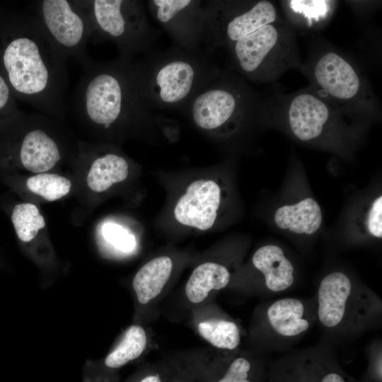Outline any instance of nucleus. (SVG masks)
<instances>
[{
	"mask_svg": "<svg viewBox=\"0 0 382 382\" xmlns=\"http://www.w3.org/2000/svg\"><path fill=\"white\" fill-rule=\"evenodd\" d=\"M304 305L297 299L286 298L276 301L267 308V315L272 329L284 337H294L309 328L303 318Z\"/></svg>",
	"mask_w": 382,
	"mask_h": 382,
	"instance_id": "a211bd4d",
	"label": "nucleus"
},
{
	"mask_svg": "<svg viewBox=\"0 0 382 382\" xmlns=\"http://www.w3.org/2000/svg\"><path fill=\"white\" fill-rule=\"evenodd\" d=\"M11 221L18 238L23 242L33 240L45 225L39 209L31 203L16 204L12 211Z\"/></svg>",
	"mask_w": 382,
	"mask_h": 382,
	"instance_id": "5701e85b",
	"label": "nucleus"
},
{
	"mask_svg": "<svg viewBox=\"0 0 382 382\" xmlns=\"http://www.w3.org/2000/svg\"><path fill=\"white\" fill-rule=\"evenodd\" d=\"M128 173V163L123 156L107 153L92 162L87 176V184L94 192H103L114 183L125 180Z\"/></svg>",
	"mask_w": 382,
	"mask_h": 382,
	"instance_id": "aec40b11",
	"label": "nucleus"
},
{
	"mask_svg": "<svg viewBox=\"0 0 382 382\" xmlns=\"http://www.w3.org/2000/svg\"><path fill=\"white\" fill-rule=\"evenodd\" d=\"M322 220L320 206L311 197L295 204L282 206L277 209L274 215V221L279 228L308 235L319 229Z\"/></svg>",
	"mask_w": 382,
	"mask_h": 382,
	"instance_id": "dca6fc26",
	"label": "nucleus"
},
{
	"mask_svg": "<svg viewBox=\"0 0 382 382\" xmlns=\"http://www.w3.org/2000/svg\"><path fill=\"white\" fill-rule=\"evenodd\" d=\"M253 263L264 274L265 284L272 291H282L294 283V267L279 246L267 245L258 248L253 256Z\"/></svg>",
	"mask_w": 382,
	"mask_h": 382,
	"instance_id": "2eb2a0df",
	"label": "nucleus"
},
{
	"mask_svg": "<svg viewBox=\"0 0 382 382\" xmlns=\"http://www.w3.org/2000/svg\"><path fill=\"white\" fill-rule=\"evenodd\" d=\"M357 14L366 13L373 11L378 7V1H346Z\"/></svg>",
	"mask_w": 382,
	"mask_h": 382,
	"instance_id": "c85d7f7f",
	"label": "nucleus"
},
{
	"mask_svg": "<svg viewBox=\"0 0 382 382\" xmlns=\"http://www.w3.org/2000/svg\"><path fill=\"white\" fill-rule=\"evenodd\" d=\"M250 361L243 357L235 359L222 377L216 382H252L249 379Z\"/></svg>",
	"mask_w": 382,
	"mask_h": 382,
	"instance_id": "bb28decb",
	"label": "nucleus"
},
{
	"mask_svg": "<svg viewBox=\"0 0 382 382\" xmlns=\"http://www.w3.org/2000/svg\"><path fill=\"white\" fill-rule=\"evenodd\" d=\"M171 382H181V381H173Z\"/></svg>",
	"mask_w": 382,
	"mask_h": 382,
	"instance_id": "2f4dec72",
	"label": "nucleus"
},
{
	"mask_svg": "<svg viewBox=\"0 0 382 382\" xmlns=\"http://www.w3.org/2000/svg\"><path fill=\"white\" fill-rule=\"evenodd\" d=\"M352 291L351 281L342 272H335L323 279L318 291V315L324 326L335 328L342 322Z\"/></svg>",
	"mask_w": 382,
	"mask_h": 382,
	"instance_id": "ddd939ff",
	"label": "nucleus"
},
{
	"mask_svg": "<svg viewBox=\"0 0 382 382\" xmlns=\"http://www.w3.org/2000/svg\"><path fill=\"white\" fill-rule=\"evenodd\" d=\"M319 382H345V380L337 372H329L324 375Z\"/></svg>",
	"mask_w": 382,
	"mask_h": 382,
	"instance_id": "c756f323",
	"label": "nucleus"
},
{
	"mask_svg": "<svg viewBox=\"0 0 382 382\" xmlns=\"http://www.w3.org/2000/svg\"><path fill=\"white\" fill-rule=\"evenodd\" d=\"M66 59L30 11L0 13V73L14 98L48 116L64 117Z\"/></svg>",
	"mask_w": 382,
	"mask_h": 382,
	"instance_id": "f257e3e1",
	"label": "nucleus"
},
{
	"mask_svg": "<svg viewBox=\"0 0 382 382\" xmlns=\"http://www.w3.org/2000/svg\"><path fill=\"white\" fill-rule=\"evenodd\" d=\"M139 96L149 109L182 110L223 72L213 55L173 45L153 50L131 62Z\"/></svg>",
	"mask_w": 382,
	"mask_h": 382,
	"instance_id": "7ed1b4c3",
	"label": "nucleus"
},
{
	"mask_svg": "<svg viewBox=\"0 0 382 382\" xmlns=\"http://www.w3.org/2000/svg\"><path fill=\"white\" fill-rule=\"evenodd\" d=\"M139 382H163L158 374H149L144 376Z\"/></svg>",
	"mask_w": 382,
	"mask_h": 382,
	"instance_id": "7c9ffc66",
	"label": "nucleus"
},
{
	"mask_svg": "<svg viewBox=\"0 0 382 382\" xmlns=\"http://www.w3.org/2000/svg\"><path fill=\"white\" fill-rule=\"evenodd\" d=\"M264 95L226 69L182 110L197 127L230 135L244 124L261 120Z\"/></svg>",
	"mask_w": 382,
	"mask_h": 382,
	"instance_id": "39448f33",
	"label": "nucleus"
},
{
	"mask_svg": "<svg viewBox=\"0 0 382 382\" xmlns=\"http://www.w3.org/2000/svg\"><path fill=\"white\" fill-rule=\"evenodd\" d=\"M309 86L344 117L369 120L381 104L367 77L347 55L326 42H315L299 69Z\"/></svg>",
	"mask_w": 382,
	"mask_h": 382,
	"instance_id": "20e7f679",
	"label": "nucleus"
},
{
	"mask_svg": "<svg viewBox=\"0 0 382 382\" xmlns=\"http://www.w3.org/2000/svg\"><path fill=\"white\" fill-rule=\"evenodd\" d=\"M227 268L216 262H204L197 266L185 285V294L193 303L202 302L212 290H220L228 284Z\"/></svg>",
	"mask_w": 382,
	"mask_h": 382,
	"instance_id": "6ab92c4d",
	"label": "nucleus"
},
{
	"mask_svg": "<svg viewBox=\"0 0 382 382\" xmlns=\"http://www.w3.org/2000/svg\"><path fill=\"white\" fill-rule=\"evenodd\" d=\"M146 10L174 45L190 52L204 51L207 11L201 0H149Z\"/></svg>",
	"mask_w": 382,
	"mask_h": 382,
	"instance_id": "9d476101",
	"label": "nucleus"
},
{
	"mask_svg": "<svg viewBox=\"0 0 382 382\" xmlns=\"http://www.w3.org/2000/svg\"><path fill=\"white\" fill-rule=\"evenodd\" d=\"M286 21L294 29L318 30L326 26L337 8V1H281Z\"/></svg>",
	"mask_w": 382,
	"mask_h": 382,
	"instance_id": "4468645a",
	"label": "nucleus"
},
{
	"mask_svg": "<svg viewBox=\"0 0 382 382\" xmlns=\"http://www.w3.org/2000/svg\"><path fill=\"white\" fill-rule=\"evenodd\" d=\"M14 98L6 81L0 73V124L10 120L20 112Z\"/></svg>",
	"mask_w": 382,
	"mask_h": 382,
	"instance_id": "a878e982",
	"label": "nucleus"
},
{
	"mask_svg": "<svg viewBox=\"0 0 382 382\" xmlns=\"http://www.w3.org/2000/svg\"><path fill=\"white\" fill-rule=\"evenodd\" d=\"M369 233L376 237H382V197L376 198L371 204L367 217Z\"/></svg>",
	"mask_w": 382,
	"mask_h": 382,
	"instance_id": "cd10ccee",
	"label": "nucleus"
},
{
	"mask_svg": "<svg viewBox=\"0 0 382 382\" xmlns=\"http://www.w3.org/2000/svg\"><path fill=\"white\" fill-rule=\"evenodd\" d=\"M199 335L212 346L233 350L240 344L241 336L238 325L223 319H209L197 325Z\"/></svg>",
	"mask_w": 382,
	"mask_h": 382,
	"instance_id": "4be33fe9",
	"label": "nucleus"
},
{
	"mask_svg": "<svg viewBox=\"0 0 382 382\" xmlns=\"http://www.w3.org/2000/svg\"><path fill=\"white\" fill-rule=\"evenodd\" d=\"M105 238L123 251H129L135 245V238L122 226L114 223H107L103 228Z\"/></svg>",
	"mask_w": 382,
	"mask_h": 382,
	"instance_id": "393cba45",
	"label": "nucleus"
},
{
	"mask_svg": "<svg viewBox=\"0 0 382 382\" xmlns=\"http://www.w3.org/2000/svg\"><path fill=\"white\" fill-rule=\"evenodd\" d=\"M221 189L214 180H197L187 188L174 209L175 219L182 224L204 231L210 228L220 205Z\"/></svg>",
	"mask_w": 382,
	"mask_h": 382,
	"instance_id": "f8f14e48",
	"label": "nucleus"
},
{
	"mask_svg": "<svg viewBox=\"0 0 382 382\" xmlns=\"http://www.w3.org/2000/svg\"><path fill=\"white\" fill-rule=\"evenodd\" d=\"M74 91L73 111L88 125L109 132L119 127L166 122L151 113L142 102L131 62L122 58L83 66Z\"/></svg>",
	"mask_w": 382,
	"mask_h": 382,
	"instance_id": "f03ea898",
	"label": "nucleus"
},
{
	"mask_svg": "<svg viewBox=\"0 0 382 382\" xmlns=\"http://www.w3.org/2000/svg\"><path fill=\"white\" fill-rule=\"evenodd\" d=\"M30 11L45 33L66 58L74 57L83 66L92 59L86 52L92 29L81 0H40L32 4Z\"/></svg>",
	"mask_w": 382,
	"mask_h": 382,
	"instance_id": "1a4fd4ad",
	"label": "nucleus"
},
{
	"mask_svg": "<svg viewBox=\"0 0 382 382\" xmlns=\"http://www.w3.org/2000/svg\"><path fill=\"white\" fill-rule=\"evenodd\" d=\"M95 41H110L119 57L132 60L154 50L160 33L149 21L145 3L139 0L81 1Z\"/></svg>",
	"mask_w": 382,
	"mask_h": 382,
	"instance_id": "0eeeda50",
	"label": "nucleus"
},
{
	"mask_svg": "<svg viewBox=\"0 0 382 382\" xmlns=\"http://www.w3.org/2000/svg\"><path fill=\"white\" fill-rule=\"evenodd\" d=\"M207 34L204 51L213 55L261 27L282 19L268 0H212L204 1Z\"/></svg>",
	"mask_w": 382,
	"mask_h": 382,
	"instance_id": "6e6552de",
	"label": "nucleus"
},
{
	"mask_svg": "<svg viewBox=\"0 0 382 382\" xmlns=\"http://www.w3.org/2000/svg\"><path fill=\"white\" fill-rule=\"evenodd\" d=\"M147 337L144 329L137 325L130 326L122 340L105 358V364L112 369L123 366L139 357L145 350Z\"/></svg>",
	"mask_w": 382,
	"mask_h": 382,
	"instance_id": "412c9836",
	"label": "nucleus"
},
{
	"mask_svg": "<svg viewBox=\"0 0 382 382\" xmlns=\"http://www.w3.org/2000/svg\"><path fill=\"white\" fill-rule=\"evenodd\" d=\"M26 185L32 192L52 202L66 195L71 183L66 178L57 174L39 173L29 178Z\"/></svg>",
	"mask_w": 382,
	"mask_h": 382,
	"instance_id": "b1692460",
	"label": "nucleus"
},
{
	"mask_svg": "<svg viewBox=\"0 0 382 382\" xmlns=\"http://www.w3.org/2000/svg\"><path fill=\"white\" fill-rule=\"evenodd\" d=\"M172 269L171 259L161 256L149 261L137 272L132 285L140 303L146 304L160 294Z\"/></svg>",
	"mask_w": 382,
	"mask_h": 382,
	"instance_id": "f3484780",
	"label": "nucleus"
},
{
	"mask_svg": "<svg viewBox=\"0 0 382 382\" xmlns=\"http://www.w3.org/2000/svg\"><path fill=\"white\" fill-rule=\"evenodd\" d=\"M24 131L18 145L20 163L33 173H45L61 159V150L54 137L45 129V117L21 113Z\"/></svg>",
	"mask_w": 382,
	"mask_h": 382,
	"instance_id": "9b49d317",
	"label": "nucleus"
},
{
	"mask_svg": "<svg viewBox=\"0 0 382 382\" xmlns=\"http://www.w3.org/2000/svg\"><path fill=\"white\" fill-rule=\"evenodd\" d=\"M228 69L257 83L274 82L302 63L295 29L281 19L246 35L224 49Z\"/></svg>",
	"mask_w": 382,
	"mask_h": 382,
	"instance_id": "423d86ee",
	"label": "nucleus"
}]
</instances>
